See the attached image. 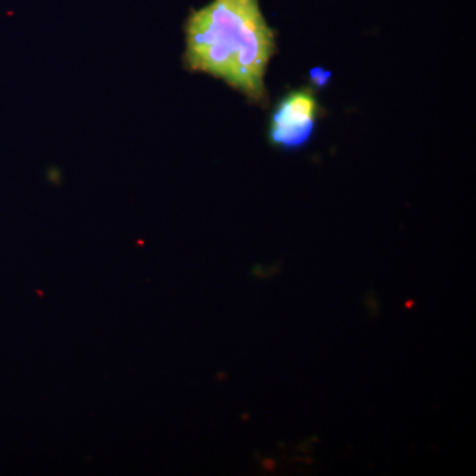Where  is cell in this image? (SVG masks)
<instances>
[{
    "mask_svg": "<svg viewBox=\"0 0 476 476\" xmlns=\"http://www.w3.org/2000/svg\"><path fill=\"white\" fill-rule=\"evenodd\" d=\"M319 106L309 89L286 95L275 109L270 125L271 142L285 148H299L309 140Z\"/></svg>",
    "mask_w": 476,
    "mask_h": 476,
    "instance_id": "7a4b0ae2",
    "label": "cell"
},
{
    "mask_svg": "<svg viewBox=\"0 0 476 476\" xmlns=\"http://www.w3.org/2000/svg\"><path fill=\"white\" fill-rule=\"evenodd\" d=\"M330 72H326L322 68H315V69L311 70V80L316 86H324V85L327 84V81L330 80Z\"/></svg>",
    "mask_w": 476,
    "mask_h": 476,
    "instance_id": "3957f363",
    "label": "cell"
},
{
    "mask_svg": "<svg viewBox=\"0 0 476 476\" xmlns=\"http://www.w3.org/2000/svg\"><path fill=\"white\" fill-rule=\"evenodd\" d=\"M185 65L265 99L263 78L275 49L259 0H212L185 23Z\"/></svg>",
    "mask_w": 476,
    "mask_h": 476,
    "instance_id": "6da1fadb",
    "label": "cell"
}]
</instances>
